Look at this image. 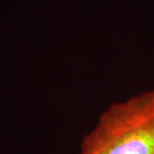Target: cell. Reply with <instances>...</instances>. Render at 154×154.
Instances as JSON below:
<instances>
[{"instance_id": "obj_1", "label": "cell", "mask_w": 154, "mask_h": 154, "mask_svg": "<svg viewBox=\"0 0 154 154\" xmlns=\"http://www.w3.org/2000/svg\"><path fill=\"white\" fill-rule=\"evenodd\" d=\"M77 154H154V88L110 104Z\"/></svg>"}]
</instances>
